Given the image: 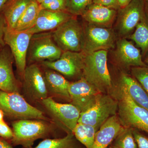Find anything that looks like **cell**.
<instances>
[{"instance_id":"obj_25","label":"cell","mask_w":148,"mask_h":148,"mask_svg":"<svg viewBox=\"0 0 148 148\" xmlns=\"http://www.w3.org/2000/svg\"><path fill=\"white\" fill-rule=\"evenodd\" d=\"M95 127L87 124L78 123L73 134L76 140L86 148H91L98 131Z\"/></svg>"},{"instance_id":"obj_32","label":"cell","mask_w":148,"mask_h":148,"mask_svg":"<svg viewBox=\"0 0 148 148\" xmlns=\"http://www.w3.org/2000/svg\"><path fill=\"white\" fill-rule=\"evenodd\" d=\"M92 3L117 10L119 9L117 0H92Z\"/></svg>"},{"instance_id":"obj_4","label":"cell","mask_w":148,"mask_h":148,"mask_svg":"<svg viewBox=\"0 0 148 148\" xmlns=\"http://www.w3.org/2000/svg\"><path fill=\"white\" fill-rule=\"evenodd\" d=\"M0 108L4 115L17 120H49L41 111L29 104L18 92H7L0 90Z\"/></svg>"},{"instance_id":"obj_27","label":"cell","mask_w":148,"mask_h":148,"mask_svg":"<svg viewBox=\"0 0 148 148\" xmlns=\"http://www.w3.org/2000/svg\"><path fill=\"white\" fill-rule=\"evenodd\" d=\"M113 148H138L132 128L124 127L110 145Z\"/></svg>"},{"instance_id":"obj_21","label":"cell","mask_w":148,"mask_h":148,"mask_svg":"<svg viewBox=\"0 0 148 148\" xmlns=\"http://www.w3.org/2000/svg\"><path fill=\"white\" fill-rule=\"evenodd\" d=\"M47 69L43 76L48 92L71 101L69 92L71 82L57 72Z\"/></svg>"},{"instance_id":"obj_37","label":"cell","mask_w":148,"mask_h":148,"mask_svg":"<svg viewBox=\"0 0 148 148\" xmlns=\"http://www.w3.org/2000/svg\"><path fill=\"white\" fill-rule=\"evenodd\" d=\"M144 1H145V14L148 19V0H144Z\"/></svg>"},{"instance_id":"obj_39","label":"cell","mask_w":148,"mask_h":148,"mask_svg":"<svg viewBox=\"0 0 148 148\" xmlns=\"http://www.w3.org/2000/svg\"><path fill=\"white\" fill-rule=\"evenodd\" d=\"M145 62L147 65V64L148 65V55L147 56V57H146L145 59V62Z\"/></svg>"},{"instance_id":"obj_16","label":"cell","mask_w":148,"mask_h":148,"mask_svg":"<svg viewBox=\"0 0 148 148\" xmlns=\"http://www.w3.org/2000/svg\"><path fill=\"white\" fill-rule=\"evenodd\" d=\"M117 10L91 3L81 14L84 22L96 27L112 28Z\"/></svg>"},{"instance_id":"obj_7","label":"cell","mask_w":148,"mask_h":148,"mask_svg":"<svg viewBox=\"0 0 148 148\" xmlns=\"http://www.w3.org/2000/svg\"><path fill=\"white\" fill-rule=\"evenodd\" d=\"M118 102L109 94L101 93L95 103L81 113L78 123L90 125L98 130L111 116L117 115Z\"/></svg>"},{"instance_id":"obj_40","label":"cell","mask_w":148,"mask_h":148,"mask_svg":"<svg viewBox=\"0 0 148 148\" xmlns=\"http://www.w3.org/2000/svg\"><path fill=\"white\" fill-rule=\"evenodd\" d=\"M35 1H36L38 3L40 4L41 3H42L45 0H35Z\"/></svg>"},{"instance_id":"obj_12","label":"cell","mask_w":148,"mask_h":148,"mask_svg":"<svg viewBox=\"0 0 148 148\" xmlns=\"http://www.w3.org/2000/svg\"><path fill=\"white\" fill-rule=\"evenodd\" d=\"M85 54L83 51H63L61 57L55 61H45L40 64L69 77H82Z\"/></svg>"},{"instance_id":"obj_5","label":"cell","mask_w":148,"mask_h":148,"mask_svg":"<svg viewBox=\"0 0 148 148\" xmlns=\"http://www.w3.org/2000/svg\"><path fill=\"white\" fill-rule=\"evenodd\" d=\"M63 52L53 40L51 32L34 34L30 40L27 62L29 65L55 61L60 58Z\"/></svg>"},{"instance_id":"obj_22","label":"cell","mask_w":148,"mask_h":148,"mask_svg":"<svg viewBox=\"0 0 148 148\" xmlns=\"http://www.w3.org/2000/svg\"><path fill=\"white\" fill-rule=\"evenodd\" d=\"M32 0H13L3 12L7 27L14 30Z\"/></svg>"},{"instance_id":"obj_42","label":"cell","mask_w":148,"mask_h":148,"mask_svg":"<svg viewBox=\"0 0 148 148\" xmlns=\"http://www.w3.org/2000/svg\"><path fill=\"white\" fill-rule=\"evenodd\" d=\"M108 148H113L112 147V146H111L110 145V147H108Z\"/></svg>"},{"instance_id":"obj_2","label":"cell","mask_w":148,"mask_h":148,"mask_svg":"<svg viewBox=\"0 0 148 148\" xmlns=\"http://www.w3.org/2000/svg\"><path fill=\"white\" fill-rule=\"evenodd\" d=\"M110 95L118 102L117 115L122 125L148 133L147 110L138 106L127 92L115 86Z\"/></svg>"},{"instance_id":"obj_9","label":"cell","mask_w":148,"mask_h":148,"mask_svg":"<svg viewBox=\"0 0 148 148\" xmlns=\"http://www.w3.org/2000/svg\"><path fill=\"white\" fill-rule=\"evenodd\" d=\"M145 14L144 0H132L126 6L119 8L113 29L118 38L129 37Z\"/></svg>"},{"instance_id":"obj_33","label":"cell","mask_w":148,"mask_h":148,"mask_svg":"<svg viewBox=\"0 0 148 148\" xmlns=\"http://www.w3.org/2000/svg\"><path fill=\"white\" fill-rule=\"evenodd\" d=\"M6 27V22L3 13H0V46L3 47L5 45L4 36Z\"/></svg>"},{"instance_id":"obj_18","label":"cell","mask_w":148,"mask_h":148,"mask_svg":"<svg viewBox=\"0 0 148 148\" xmlns=\"http://www.w3.org/2000/svg\"><path fill=\"white\" fill-rule=\"evenodd\" d=\"M74 16L67 11L55 12L41 9L34 25L27 31L33 35L52 32Z\"/></svg>"},{"instance_id":"obj_35","label":"cell","mask_w":148,"mask_h":148,"mask_svg":"<svg viewBox=\"0 0 148 148\" xmlns=\"http://www.w3.org/2000/svg\"><path fill=\"white\" fill-rule=\"evenodd\" d=\"M0 148H13L10 144L3 139H0Z\"/></svg>"},{"instance_id":"obj_26","label":"cell","mask_w":148,"mask_h":148,"mask_svg":"<svg viewBox=\"0 0 148 148\" xmlns=\"http://www.w3.org/2000/svg\"><path fill=\"white\" fill-rule=\"evenodd\" d=\"M73 133L62 138L45 139L35 147L31 148H80Z\"/></svg>"},{"instance_id":"obj_30","label":"cell","mask_w":148,"mask_h":148,"mask_svg":"<svg viewBox=\"0 0 148 148\" xmlns=\"http://www.w3.org/2000/svg\"><path fill=\"white\" fill-rule=\"evenodd\" d=\"M132 131L138 148H148V138L138 130L132 129Z\"/></svg>"},{"instance_id":"obj_14","label":"cell","mask_w":148,"mask_h":148,"mask_svg":"<svg viewBox=\"0 0 148 148\" xmlns=\"http://www.w3.org/2000/svg\"><path fill=\"white\" fill-rule=\"evenodd\" d=\"M113 49L114 60L121 68L126 69L148 66L143 61L140 49L126 38H118Z\"/></svg>"},{"instance_id":"obj_41","label":"cell","mask_w":148,"mask_h":148,"mask_svg":"<svg viewBox=\"0 0 148 148\" xmlns=\"http://www.w3.org/2000/svg\"><path fill=\"white\" fill-rule=\"evenodd\" d=\"M3 47H1V46H0V50H1V49Z\"/></svg>"},{"instance_id":"obj_8","label":"cell","mask_w":148,"mask_h":148,"mask_svg":"<svg viewBox=\"0 0 148 148\" xmlns=\"http://www.w3.org/2000/svg\"><path fill=\"white\" fill-rule=\"evenodd\" d=\"M82 51L89 54L102 50L109 51L115 46L118 38L113 28L96 27L84 22Z\"/></svg>"},{"instance_id":"obj_3","label":"cell","mask_w":148,"mask_h":148,"mask_svg":"<svg viewBox=\"0 0 148 148\" xmlns=\"http://www.w3.org/2000/svg\"><path fill=\"white\" fill-rule=\"evenodd\" d=\"M46 121L38 119H21L14 121L12 143L25 148L32 147L36 140L47 138L53 132V127Z\"/></svg>"},{"instance_id":"obj_10","label":"cell","mask_w":148,"mask_h":148,"mask_svg":"<svg viewBox=\"0 0 148 148\" xmlns=\"http://www.w3.org/2000/svg\"><path fill=\"white\" fill-rule=\"evenodd\" d=\"M41 102L53 121L67 133H73L80 112L72 104H62L48 97Z\"/></svg>"},{"instance_id":"obj_34","label":"cell","mask_w":148,"mask_h":148,"mask_svg":"<svg viewBox=\"0 0 148 148\" xmlns=\"http://www.w3.org/2000/svg\"><path fill=\"white\" fill-rule=\"evenodd\" d=\"M13 0H0V13L3 12L7 8Z\"/></svg>"},{"instance_id":"obj_15","label":"cell","mask_w":148,"mask_h":148,"mask_svg":"<svg viewBox=\"0 0 148 148\" xmlns=\"http://www.w3.org/2000/svg\"><path fill=\"white\" fill-rule=\"evenodd\" d=\"M22 79L24 90L30 98L41 101L48 97L43 74L38 64L27 66Z\"/></svg>"},{"instance_id":"obj_28","label":"cell","mask_w":148,"mask_h":148,"mask_svg":"<svg viewBox=\"0 0 148 148\" xmlns=\"http://www.w3.org/2000/svg\"><path fill=\"white\" fill-rule=\"evenodd\" d=\"M92 0H67L66 10L75 16L81 15Z\"/></svg>"},{"instance_id":"obj_13","label":"cell","mask_w":148,"mask_h":148,"mask_svg":"<svg viewBox=\"0 0 148 148\" xmlns=\"http://www.w3.org/2000/svg\"><path fill=\"white\" fill-rule=\"evenodd\" d=\"M69 92L71 104L81 113L91 108L101 93L82 77L75 82L70 83Z\"/></svg>"},{"instance_id":"obj_20","label":"cell","mask_w":148,"mask_h":148,"mask_svg":"<svg viewBox=\"0 0 148 148\" xmlns=\"http://www.w3.org/2000/svg\"><path fill=\"white\" fill-rule=\"evenodd\" d=\"M124 127L117 115L111 116L96 132L91 148H108Z\"/></svg>"},{"instance_id":"obj_38","label":"cell","mask_w":148,"mask_h":148,"mask_svg":"<svg viewBox=\"0 0 148 148\" xmlns=\"http://www.w3.org/2000/svg\"><path fill=\"white\" fill-rule=\"evenodd\" d=\"M4 114L2 110L0 108V122L3 121V117Z\"/></svg>"},{"instance_id":"obj_19","label":"cell","mask_w":148,"mask_h":148,"mask_svg":"<svg viewBox=\"0 0 148 148\" xmlns=\"http://www.w3.org/2000/svg\"><path fill=\"white\" fill-rule=\"evenodd\" d=\"M119 75L114 85L125 91L136 104L148 111V94L138 81L125 72H121Z\"/></svg>"},{"instance_id":"obj_31","label":"cell","mask_w":148,"mask_h":148,"mask_svg":"<svg viewBox=\"0 0 148 148\" xmlns=\"http://www.w3.org/2000/svg\"><path fill=\"white\" fill-rule=\"evenodd\" d=\"M13 137L12 130L4 121L0 122V137L3 139L11 140Z\"/></svg>"},{"instance_id":"obj_23","label":"cell","mask_w":148,"mask_h":148,"mask_svg":"<svg viewBox=\"0 0 148 148\" xmlns=\"http://www.w3.org/2000/svg\"><path fill=\"white\" fill-rule=\"evenodd\" d=\"M127 39L132 40L141 49L142 56L148 53V19L145 14L137 24L134 32Z\"/></svg>"},{"instance_id":"obj_24","label":"cell","mask_w":148,"mask_h":148,"mask_svg":"<svg viewBox=\"0 0 148 148\" xmlns=\"http://www.w3.org/2000/svg\"><path fill=\"white\" fill-rule=\"evenodd\" d=\"M41 10L40 4L35 0H32L19 18L14 30L22 32L31 29L34 25Z\"/></svg>"},{"instance_id":"obj_17","label":"cell","mask_w":148,"mask_h":148,"mask_svg":"<svg viewBox=\"0 0 148 148\" xmlns=\"http://www.w3.org/2000/svg\"><path fill=\"white\" fill-rule=\"evenodd\" d=\"M14 62L10 49L5 45L0 50V90L19 92L18 82L13 72Z\"/></svg>"},{"instance_id":"obj_36","label":"cell","mask_w":148,"mask_h":148,"mask_svg":"<svg viewBox=\"0 0 148 148\" xmlns=\"http://www.w3.org/2000/svg\"><path fill=\"white\" fill-rule=\"evenodd\" d=\"M119 8H123L129 4L132 0H117Z\"/></svg>"},{"instance_id":"obj_11","label":"cell","mask_w":148,"mask_h":148,"mask_svg":"<svg viewBox=\"0 0 148 148\" xmlns=\"http://www.w3.org/2000/svg\"><path fill=\"white\" fill-rule=\"evenodd\" d=\"M33 34L27 31L17 32L6 28L4 40L10 49L19 76L23 79L27 67V57L30 40Z\"/></svg>"},{"instance_id":"obj_29","label":"cell","mask_w":148,"mask_h":148,"mask_svg":"<svg viewBox=\"0 0 148 148\" xmlns=\"http://www.w3.org/2000/svg\"><path fill=\"white\" fill-rule=\"evenodd\" d=\"M131 74L148 94V66L132 67Z\"/></svg>"},{"instance_id":"obj_1","label":"cell","mask_w":148,"mask_h":148,"mask_svg":"<svg viewBox=\"0 0 148 148\" xmlns=\"http://www.w3.org/2000/svg\"><path fill=\"white\" fill-rule=\"evenodd\" d=\"M108 51L102 50L85 54L82 77L102 93L110 94L113 82L108 67Z\"/></svg>"},{"instance_id":"obj_6","label":"cell","mask_w":148,"mask_h":148,"mask_svg":"<svg viewBox=\"0 0 148 148\" xmlns=\"http://www.w3.org/2000/svg\"><path fill=\"white\" fill-rule=\"evenodd\" d=\"M74 16L51 32L56 44L63 51H82L83 26Z\"/></svg>"}]
</instances>
